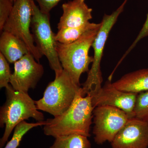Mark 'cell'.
Segmentation results:
<instances>
[{
	"instance_id": "1",
	"label": "cell",
	"mask_w": 148,
	"mask_h": 148,
	"mask_svg": "<svg viewBox=\"0 0 148 148\" xmlns=\"http://www.w3.org/2000/svg\"><path fill=\"white\" fill-rule=\"evenodd\" d=\"M82 87L69 108L60 115L45 121L44 133L56 138L78 134L90 137V127L94 108L90 95L83 96Z\"/></svg>"
},
{
	"instance_id": "2",
	"label": "cell",
	"mask_w": 148,
	"mask_h": 148,
	"mask_svg": "<svg viewBox=\"0 0 148 148\" xmlns=\"http://www.w3.org/2000/svg\"><path fill=\"white\" fill-rule=\"evenodd\" d=\"M5 89L6 100L0 110V126L5 127L0 140V148L5 145L13 130L21 122L30 118L38 122L44 120L43 114L38 111L28 92L16 91L10 84Z\"/></svg>"
},
{
	"instance_id": "3",
	"label": "cell",
	"mask_w": 148,
	"mask_h": 148,
	"mask_svg": "<svg viewBox=\"0 0 148 148\" xmlns=\"http://www.w3.org/2000/svg\"><path fill=\"white\" fill-rule=\"evenodd\" d=\"M101 26L100 22L97 27L88 30L72 43L56 42V51L62 68L79 86L81 76L88 73L89 66L93 62V56H90L89 51Z\"/></svg>"
},
{
	"instance_id": "4",
	"label": "cell",
	"mask_w": 148,
	"mask_h": 148,
	"mask_svg": "<svg viewBox=\"0 0 148 148\" xmlns=\"http://www.w3.org/2000/svg\"><path fill=\"white\" fill-rule=\"evenodd\" d=\"M128 0H124L121 4L111 14H104L101 22V26L92 45L94 51L93 61L91 69L88 73L86 80L82 87L83 96H92L102 87L103 81L101 64L103 51L109 34L118 18L124 10Z\"/></svg>"
},
{
	"instance_id": "5",
	"label": "cell",
	"mask_w": 148,
	"mask_h": 148,
	"mask_svg": "<svg viewBox=\"0 0 148 148\" xmlns=\"http://www.w3.org/2000/svg\"><path fill=\"white\" fill-rule=\"evenodd\" d=\"M81 88L63 69L48 85L42 98L35 101L37 108L54 117L60 115L69 108Z\"/></svg>"
},
{
	"instance_id": "6",
	"label": "cell",
	"mask_w": 148,
	"mask_h": 148,
	"mask_svg": "<svg viewBox=\"0 0 148 148\" xmlns=\"http://www.w3.org/2000/svg\"><path fill=\"white\" fill-rule=\"evenodd\" d=\"M32 33L36 46L40 52L47 58L51 69L54 71L55 76L63 71V69L56 51L55 34L51 27L50 14L43 13L32 0Z\"/></svg>"
},
{
	"instance_id": "7",
	"label": "cell",
	"mask_w": 148,
	"mask_h": 148,
	"mask_svg": "<svg viewBox=\"0 0 148 148\" xmlns=\"http://www.w3.org/2000/svg\"><path fill=\"white\" fill-rule=\"evenodd\" d=\"M32 17V0H15L3 31L12 34L24 42L30 53L39 62L43 55L36 46L30 31Z\"/></svg>"
},
{
	"instance_id": "8",
	"label": "cell",
	"mask_w": 148,
	"mask_h": 148,
	"mask_svg": "<svg viewBox=\"0 0 148 148\" xmlns=\"http://www.w3.org/2000/svg\"><path fill=\"white\" fill-rule=\"evenodd\" d=\"M92 133L98 145L107 141L112 143L130 118L124 111L110 106L95 107L93 111Z\"/></svg>"
},
{
	"instance_id": "9",
	"label": "cell",
	"mask_w": 148,
	"mask_h": 148,
	"mask_svg": "<svg viewBox=\"0 0 148 148\" xmlns=\"http://www.w3.org/2000/svg\"><path fill=\"white\" fill-rule=\"evenodd\" d=\"M44 73L42 65L31 53H27L14 63L10 83L14 90L28 92L35 88Z\"/></svg>"
},
{
	"instance_id": "10",
	"label": "cell",
	"mask_w": 148,
	"mask_h": 148,
	"mask_svg": "<svg viewBox=\"0 0 148 148\" xmlns=\"http://www.w3.org/2000/svg\"><path fill=\"white\" fill-rule=\"evenodd\" d=\"M138 93L121 91L113 86L109 79L103 87L93 94L91 102L94 108L101 106L115 107L124 111L130 118L135 117L134 109Z\"/></svg>"
},
{
	"instance_id": "11",
	"label": "cell",
	"mask_w": 148,
	"mask_h": 148,
	"mask_svg": "<svg viewBox=\"0 0 148 148\" xmlns=\"http://www.w3.org/2000/svg\"><path fill=\"white\" fill-rule=\"evenodd\" d=\"M112 148H147L148 123L129 119L111 143Z\"/></svg>"
},
{
	"instance_id": "12",
	"label": "cell",
	"mask_w": 148,
	"mask_h": 148,
	"mask_svg": "<svg viewBox=\"0 0 148 148\" xmlns=\"http://www.w3.org/2000/svg\"><path fill=\"white\" fill-rule=\"evenodd\" d=\"M63 14L57 24L58 30L69 27H80L85 25L92 18V8L85 0H72L62 5Z\"/></svg>"
},
{
	"instance_id": "13",
	"label": "cell",
	"mask_w": 148,
	"mask_h": 148,
	"mask_svg": "<svg viewBox=\"0 0 148 148\" xmlns=\"http://www.w3.org/2000/svg\"><path fill=\"white\" fill-rule=\"evenodd\" d=\"M0 53L9 63L14 64L24 55L30 53L24 42L12 34L4 31L0 37Z\"/></svg>"
},
{
	"instance_id": "14",
	"label": "cell",
	"mask_w": 148,
	"mask_h": 148,
	"mask_svg": "<svg viewBox=\"0 0 148 148\" xmlns=\"http://www.w3.org/2000/svg\"><path fill=\"white\" fill-rule=\"evenodd\" d=\"M112 84L117 89L124 92L138 94L148 91V69L125 74Z\"/></svg>"
},
{
	"instance_id": "15",
	"label": "cell",
	"mask_w": 148,
	"mask_h": 148,
	"mask_svg": "<svg viewBox=\"0 0 148 148\" xmlns=\"http://www.w3.org/2000/svg\"><path fill=\"white\" fill-rule=\"evenodd\" d=\"M99 23L90 22L80 27H69L58 30L55 38L57 42L69 44L79 39L84 33L90 29L97 27Z\"/></svg>"
},
{
	"instance_id": "16",
	"label": "cell",
	"mask_w": 148,
	"mask_h": 148,
	"mask_svg": "<svg viewBox=\"0 0 148 148\" xmlns=\"http://www.w3.org/2000/svg\"><path fill=\"white\" fill-rule=\"evenodd\" d=\"M88 138L78 134L60 136L55 138L49 148H91V144Z\"/></svg>"
},
{
	"instance_id": "17",
	"label": "cell",
	"mask_w": 148,
	"mask_h": 148,
	"mask_svg": "<svg viewBox=\"0 0 148 148\" xmlns=\"http://www.w3.org/2000/svg\"><path fill=\"white\" fill-rule=\"evenodd\" d=\"M45 121L29 123L25 121L21 122L15 127L11 139L8 142L4 148H17L24 135L30 130L38 126L44 125Z\"/></svg>"
},
{
	"instance_id": "18",
	"label": "cell",
	"mask_w": 148,
	"mask_h": 148,
	"mask_svg": "<svg viewBox=\"0 0 148 148\" xmlns=\"http://www.w3.org/2000/svg\"><path fill=\"white\" fill-rule=\"evenodd\" d=\"M134 114L136 118L148 123V91L138 93Z\"/></svg>"
},
{
	"instance_id": "19",
	"label": "cell",
	"mask_w": 148,
	"mask_h": 148,
	"mask_svg": "<svg viewBox=\"0 0 148 148\" xmlns=\"http://www.w3.org/2000/svg\"><path fill=\"white\" fill-rule=\"evenodd\" d=\"M9 62L0 53V88L7 87L10 83L11 75Z\"/></svg>"
},
{
	"instance_id": "20",
	"label": "cell",
	"mask_w": 148,
	"mask_h": 148,
	"mask_svg": "<svg viewBox=\"0 0 148 148\" xmlns=\"http://www.w3.org/2000/svg\"><path fill=\"white\" fill-rule=\"evenodd\" d=\"M14 2L11 0H0V32L3 31L4 26L10 15Z\"/></svg>"
},
{
	"instance_id": "21",
	"label": "cell",
	"mask_w": 148,
	"mask_h": 148,
	"mask_svg": "<svg viewBox=\"0 0 148 148\" xmlns=\"http://www.w3.org/2000/svg\"><path fill=\"white\" fill-rule=\"evenodd\" d=\"M148 36V12L147 14V18L145 21V23L143 24V27L140 30V32H139V34L136 37V38L134 41L132 45L130 46V47L128 48V49L127 51H125V53H124L122 57L121 58L118 64L119 65L122 61L124 60L125 58L127 56V55L131 51L135 48L136 45L138 43V42L141 41V40L146 37Z\"/></svg>"
},
{
	"instance_id": "22",
	"label": "cell",
	"mask_w": 148,
	"mask_h": 148,
	"mask_svg": "<svg viewBox=\"0 0 148 148\" xmlns=\"http://www.w3.org/2000/svg\"><path fill=\"white\" fill-rule=\"evenodd\" d=\"M38 4L40 10L44 13L49 14L51 11L61 0H34Z\"/></svg>"
},
{
	"instance_id": "23",
	"label": "cell",
	"mask_w": 148,
	"mask_h": 148,
	"mask_svg": "<svg viewBox=\"0 0 148 148\" xmlns=\"http://www.w3.org/2000/svg\"><path fill=\"white\" fill-rule=\"evenodd\" d=\"M12 1V2H14V1H15V0H11Z\"/></svg>"
}]
</instances>
